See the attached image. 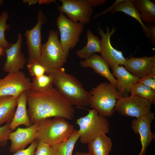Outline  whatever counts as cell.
<instances>
[{
  "label": "cell",
  "mask_w": 155,
  "mask_h": 155,
  "mask_svg": "<svg viewBox=\"0 0 155 155\" xmlns=\"http://www.w3.org/2000/svg\"><path fill=\"white\" fill-rule=\"evenodd\" d=\"M28 114L33 124L44 119L60 117L71 120L73 105L55 88L43 91H26Z\"/></svg>",
  "instance_id": "cell-1"
},
{
  "label": "cell",
  "mask_w": 155,
  "mask_h": 155,
  "mask_svg": "<svg viewBox=\"0 0 155 155\" xmlns=\"http://www.w3.org/2000/svg\"><path fill=\"white\" fill-rule=\"evenodd\" d=\"M46 73L52 77L55 88L72 105L78 107L90 105V92L84 88L77 78L66 73L64 68L62 67Z\"/></svg>",
  "instance_id": "cell-2"
},
{
  "label": "cell",
  "mask_w": 155,
  "mask_h": 155,
  "mask_svg": "<svg viewBox=\"0 0 155 155\" xmlns=\"http://www.w3.org/2000/svg\"><path fill=\"white\" fill-rule=\"evenodd\" d=\"M74 130L73 125L64 118L44 119L38 122L36 139L51 146L66 140Z\"/></svg>",
  "instance_id": "cell-3"
},
{
  "label": "cell",
  "mask_w": 155,
  "mask_h": 155,
  "mask_svg": "<svg viewBox=\"0 0 155 155\" xmlns=\"http://www.w3.org/2000/svg\"><path fill=\"white\" fill-rule=\"evenodd\" d=\"M90 93V105L105 117L112 115L117 100L123 97L110 83L106 82L92 88Z\"/></svg>",
  "instance_id": "cell-4"
},
{
  "label": "cell",
  "mask_w": 155,
  "mask_h": 155,
  "mask_svg": "<svg viewBox=\"0 0 155 155\" xmlns=\"http://www.w3.org/2000/svg\"><path fill=\"white\" fill-rule=\"evenodd\" d=\"M76 123L79 127V138L83 144H88L97 137L108 133L109 131L107 119L94 109L89 110L86 115L77 119Z\"/></svg>",
  "instance_id": "cell-5"
},
{
  "label": "cell",
  "mask_w": 155,
  "mask_h": 155,
  "mask_svg": "<svg viewBox=\"0 0 155 155\" xmlns=\"http://www.w3.org/2000/svg\"><path fill=\"white\" fill-rule=\"evenodd\" d=\"M59 32L58 30H50L47 42L42 45L39 62L46 72L62 67L67 61V57L58 38Z\"/></svg>",
  "instance_id": "cell-6"
},
{
  "label": "cell",
  "mask_w": 155,
  "mask_h": 155,
  "mask_svg": "<svg viewBox=\"0 0 155 155\" xmlns=\"http://www.w3.org/2000/svg\"><path fill=\"white\" fill-rule=\"evenodd\" d=\"M56 23L60 33V43L67 57L69 50L73 49L79 42L84 25L68 18L61 12L57 18Z\"/></svg>",
  "instance_id": "cell-7"
},
{
  "label": "cell",
  "mask_w": 155,
  "mask_h": 155,
  "mask_svg": "<svg viewBox=\"0 0 155 155\" xmlns=\"http://www.w3.org/2000/svg\"><path fill=\"white\" fill-rule=\"evenodd\" d=\"M152 104L143 98L130 95L117 100L114 111L121 115L138 119L151 112Z\"/></svg>",
  "instance_id": "cell-8"
},
{
  "label": "cell",
  "mask_w": 155,
  "mask_h": 155,
  "mask_svg": "<svg viewBox=\"0 0 155 155\" xmlns=\"http://www.w3.org/2000/svg\"><path fill=\"white\" fill-rule=\"evenodd\" d=\"M61 5H57L58 9L65 14L67 18L83 25L90 21L93 9L87 0H60Z\"/></svg>",
  "instance_id": "cell-9"
},
{
  "label": "cell",
  "mask_w": 155,
  "mask_h": 155,
  "mask_svg": "<svg viewBox=\"0 0 155 155\" xmlns=\"http://www.w3.org/2000/svg\"><path fill=\"white\" fill-rule=\"evenodd\" d=\"M105 32L100 27L97 28L98 33L101 37L100 45L101 48V56L108 64L112 69L117 65H124L127 58H125L122 51L114 48L111 42V37L116 30L115 28H112L110 31L109 27L106 26Z\"/></svg>",
  "instance_id": "cell-10"
},
{
  "label": "cell",
  "mask_w": 155,
  "mask_h": 155,
  "mask_svg": "<svg viewBox=\"0 0 155 155\" xmlns=\"http://www.w3.org/2000/svg\"><path fill=\"white\" fill-rule=\"evenodd\" d=\"M31 82L21 71L8 73L0 78V96H18L22 92L29 90Z\"/></svg>",
  "instance_id": "cell-11"
},
{
  "label": "cell",
  "mask_w": 155,
  "mask_h": 155,
  "mask_svg": "<svg viewBox=\"0 0 155 155\" xmlns=\"http://www.w3.org/2000/svg\"><path fill=\"white\" fill-rule=\"evenodd\" d=\"M46 18L41 9L38 13L37 22L31 30L25 33L28 53V60L39 61L42 46V26L46 22Z\"/></svg>",
  "instance_id": "cell-12"
},
{
  "label": "cell",
  "mask_w": 155,
  "mask_h": 155,
  "mask_svg": "<svg viewBox=\"0 0 155 155\" xmlns=\"http://www.w3.org/2000/svg\"><path fill=\"white\" fill-rule=\"evenodd\" d=\"M155 119L154 114L151 112L132 121L131 128L135 133L139 134L142 144L141 150L137 155H145L147 148L155 138V133L151 130V123Z\"/></svg>",
  "instance_id": "cell-13"
},
{
  "label": "cell",
  "mask_w": 155,
  "mask_h": 155,
  "mask_svg": "<svg viewBox=\"0 0 155 155\" xmlns=\"http://www.w3.org/2000/svg\"><path fill=\"white\" fill-rule=\"evenodd\" d=\"M22 36L19 33L16 42L5 50L6 59L3 67L4 70L8 73L18 72L23 69L27 59L21 51Z\"/></svg>",
  "instance_id": "cell-14"
},
{
  "label": "cell",
  "mask_w": 155,
  "mask_h": 155,
  "mask_svg": "<svg viewBox=\"0 0 155 155\" xmlns=\"http://www.w3.org/2000/svg\"><path fill=\"white\" fill-rule=\"evenodd\" d=\"M38 122L26 128H18L16 131L10 133L9 140L11 142L9 148L11 152L14 153L24 149L36 140Z\"/></svg>",
  "instance_id": "cell-15"
},
{
  "label": "cell",
  "mask_w": 155,
  "mask_h": 155,
  "mask_svg": "<svg viewBox=\"0 0 155 155\" xmlns=\"http://www.w3.org/2000/svg\"><path fill=\"white\" fill-rule=\"evenodd\" d=\"M124 68L139 79L149 74L155 68V56L135 57L131 56L127 58Z\"/></svg>",
  "instance_id": "cell-16"
},
{
  "label": "cell",
  "mask_w": 155,
  "mask_h": 155,
  "mask_svg": "<svg viewBox=\"0 0 155 155\" xmlns=\"http://www.w3.org/2000/svg\"><path fill=\"white\" fill-rule=\"evenodd\" d=\"M80 64L82 67L92 69L96 73L106 78L116 88L117 83V79L110 71L109 65L100 55L94 53L88 58L80 61Z\"/></svg>",
  "instance_id": "cell-17"
},
{
  "label": "cell",
  "mask_w": 155,
  "mask_h": 155,
  "mask_svg": "<svg viewBox=\"0 0 155 155\" xmlns=\"http://www.w3.org/2000/svg\"><path fill=\"white\" fill-rule=\"evenodd\" d=\"M112 69L113 75L117 79L116 89L123 97L129 96L131 88L139 79L126 70L123 65L115 66Z\"/></svg>",
  "instance_id": "cell-18"
},
{
  "label": "cell",
  "mask_w": 155,
  "mask_h": 155,
  "mask_svg": "<svg viewBox=\"0 0 155 155\" xmlns=\"http://www.w3.org/2000/svg\"><path fill=\"white\" fill-rule=\"evenodd\" d=\"M26 105V91H24L18 96L16 110L13 118L10 123L12 131L21 125H24L27 127L32 125L28 116Z\"/></svg>",
  "instance_id": "cell-19"
},
{
  "label": "cell",
  "mask_w": 155,
  "mask_h": 155,
  "mask_svg": "<svg viewBox=\"0 0 155 155\" xmlns=\"http://www.w3.org/2000/svg\"><path fill=\"white\" fill-rule=\"evenodd\" d=\"M18 96H0V126L5 123H10L12 120L17 106Z\"/></svg>",
  "instance_id": "cell-20"
},
{
  "label": "cell",
  "mask_w": 155,
  "mask_h": 155,
  "mask_svg": "<svg viewBox=\"0 0 155 155\" xmlns=\"http://www.w3.org/2000/svg\"><path fill=\"white\" fill-rule=\"evenodd\" d=\"M118 11L123 12L134 18L140 25L145 36L149 38H151L148 28L142 21L140 14L134 5L133 0H126L118 3L110 12V13H113Z\"/></svg>",
  "instance_id": "cell-21"
},
{
  "label": "cell",
  "mask_w": 155,
  "mask_h": 155,
  "mask_svg": "<svg viewBox=\"0 0 155 155\" xmlns=\"http://www.w3.org/2000/svg\"><path fill=\"white\" fill-rule=\"evenodd\" d=\"M86 36L87 42L83 48L76 52V55L79 58L87 59L96 53H101L100 40L96 35L94 34L91 30L88 29Z\"/></svg>",
  "instance_id": "cell-22"
},
{
  "label": "cell",
  "mask_w": 155,
  "mask_h": 155,
  "mask_svg": "<svg viewBox=\"0 0 155 155\" xmlns=\"http://www.w3.org/2000/svg\"><path fill=\"white\" fill-rule=\"evenodd\" d=\"M133 3L139 11L142 22L147 25L155 22V4L150 0H133Z\"/></svg>",
  "instance_id": "cell-23"
},
{
  "label": "cell",
  "mask_w": 155,
  "mask_h": 155,
  "mask_svg": "<svg viewBox=\"0 0 155 155\" xmlns=\"http://www.w3.org/2000/svg\"><path fill=\"white\" fill-rule=\"evenodd\" d=\"M79 137V131L74 130L66 140L50 146L51 155H72L74 146Z\"/></svg>",
  "instance_id": "cell-24"
},
{
  "label": "cell",
  "mask_w": 155,
  "mask_h": 155,
  "mask_svg": "<svg viewBox=\"0 0 155 155\" xmlns=\"http://www.w3.org/2000/svg\"><path fill=\"white\" fill-rule=\"evenodd\" d=\"M88 144L90 155H108L112 147L111 140L106 135L97 137Z\"/></svg>",
  "instance_id": "cell-25"
},
{
  "label": "cell",
  "mask_w": 155,
  "mask_h": 155,
  "mask_svg": "<svg viewBox=\"0 0 155 155\" xmlns=\"http://www.w3.org/2000/svg\"><path fill=\"white\" fill-rule=\"evenodd\" d=\"M53 84L51 76L49 74H44L37 78H33L29 90L34 92L46 90L53 87Z\"/></svg>",
  "instance_id": "cell-26"
},
{
  "label": "cell",
  "mask_w": 155,
  "mask_h": 155,
  "mask_svg": "<svg viewBox=\"0 0 155 155\" xmlns=\"http://www.w3.org/2000/svg\"><path fill=\"white\" fill-rule=\"evenodd\" d=\"M130 94L143 98L152 104L155 105V91L151 88L138 82L132 87Z\"/></svg>",
  "instance_id": "cell-27"
},
{
  "label": "cell",
  "mask_w": 155,
  "mask_h": 155,
  "mask_svg": "<svg viewBox=\"0 0 155 155\" xmlns=\"http://www.w3.org/2000/svg\"><path fill=\"white\" fill-rule=\"evenodd\" d=\"M9 17L7 11H4L0 15V46L3 47L5 50L9 48L12 44L9 43L6 40L5 32L6 31L10 30V25L6 23Z\"/></svg>",
  "instance_id": "cell-28"
},
{
  "label": "cell",
  "mask_w": 155,
  "mask_h": 155,
  "mask_svg": "<svg viewBox=\"0 0 155 155\" xmlns=\"http://www.w3.org/2000/svg\"><path fill=\"white\" fill-rule=\"evenodd\" d=\"M27 67L30 75L37 78L46 73V68L39 61L34 60H28Z\"/></svg>",
  "instance_id": "cell-29"
},
{
  "label": "cell",
  "mask_w": 155,
  "mask_h": 155,
  "mask_svg": "<svg viewBox=\"0 0 155 155\" xmlns=\"http://www.w3.org/2000/svg\"><path fill=\"white\" fill-rule=\"evenodd\" d=\"M10 123H7L2 126L0 127V146H5L9 140V135L11 132L10 126Z\"/></svg>",
  "instance_id": "cell-30"
},
{
  "label": "cell",
  "mask_w": 155,
  "mask_h": 155,
  "mask_svg": "<svg viewBox=\"0 0 155 155\" xmlns=\"http://www.w3.org/2000/svg\"><path fill=\"white\" fill-rule=\"evenodd\" d=\"M34 155H51L50 146L42 141L38 140Z\"/></svg>",
  "instance_id": "cell-31"
},
{
  "label": "cell",
  "mask_w": 155,
  "mask_h": 155,
  "mask_svg": "<svg viewBox=\"0 0 155 155\" xmlns=\"http://www.w3.org/2000/svg\"><path fill=\"white\" fill-rule=\"evenodd\" d=\"M155 91V74L150 73L139 79L138 82Z\"/></svg>",
  "instance_id": "cell-32"
},
{
  "label": "cell",
  "mask_w": 155,
  "mask_h": 155,
  "mask_svg": "<svg viewBox=\"0 0 155 155\" xmlns=\"http://www.w3.org/2000/svg\"><path fill=\"white\" fill-rule=\"evenodd\" d=\"M38 140H35L27 148L20 150L11 155H34Z\"/></svg>",
  "instance_id": "cell-33"
},
{
  "label": "cell",
  "mask_w": 155,
  "mask_h": 155,
  "mask_svg": "<svg viewBox=\"0 0 155 155\" xmlns=\"http://www.w3.org/2000/svg\"><path fill=\"white\" fill-rule=\"evenodd\" d=\"M151 36V42L154 45H155V25L150 24L146 26Z\"/></svg>",
  "instance_id": "cell-34"
},
{
  "label": "cell",
  "mask_w": 155,
  "mask_h": 155,
  "mask_svg": "<svg viewBox=\"0 0 155 155\" xmlns=\"http://www.w3.org/2000/svg\"><path fill=\"white\" fill-rule=\"evenodd\" d=\"M90 6L92 7L99 6L104 4L106 0H87Z\"/></svg>",
  "instance_id": "cell-35"
},
{
  "label": "cell",
  "mask_w": 155,
  "mask_h": 155,
  "mask_svg": "<svg viewBox=\"0 0 155 155\" xmlns=\"http://www.w3.org/2000/svg\"><path fill=\"white\" fill-rule=\"evenodd\" d=\"M126 0H117L116 1L112 6L107 9L106 10L103 11L102 12L95 15L94 16V17L96 18L100 15L106 14L108 11H110L113 8L116 6V5L121 2L125 1Z\"/></svg>",
  "instance_id": "cell-36"
},
{
  "label": "cell",
  "mask_w": 155,
  "mask_h": 155,
  "mask_svg": "<svg viewBox=\"0 0 155 155\" xmlns=\"http://www.w3.org/2000/svg\"><path fill=\"white\" fill-rule=\"evenodd\" d=\"M24 3H27L29 5L36 4L38 2V0H25L22 1Z\"/></svg>",
  "instance_id": "cell-37"
},
{
  "label": "cell",
  "mask_w": 155,
  "mask_h": 155,
  "mask_svg": "<svg viewBox=\"0 0 155 155\" xmlns=\"http://www.w3.org/2000/svg\"><path fill=\"white\" fill-rule=\"evenodd\" d=\"M53 2H55V1L53 0H38V3L39 4H50Z\"/></svg>",
  "instance_id": "cell-38"
},
{
  "label": "cell",
  "mask_w": 155,
  "mask_h": 155,
  "mask_svg": "<svg viewBox=\"0 0 155 155\" xmlns=\"http://www.w3.org/2000/svg\"><path fill=\"white\" fill-rule=\"evenodd\" d=\"M5 49L0 46V56L5 54Z\"/></svg>",
  "instance_id": "cell-39"
},
{
  "label": "cell",
  "mask_w": 155,
  "mask_h": 155,
  "mask_svg": "<svg viewBox=\"0 0 155 155\" xmlns=\"http://www.w3.org/2000/svg\"><path fill=\"white\" fill-rule=\"evenodd\" d=\"M73 155H90L88 153H84L79 152H76Z\"/></svg>",
  "instance_id": "cell-40"
},
{
  "label": "cell",
  "mask_w": 155,
  "mask_h": 155,
  "mask_svg": "<svg viewBox=\"0 0 155 155\" xmlns=\"http://www.w3.org/2000/svg\"><path fill=\"white\" fill-rule=\"evenodd\" d=\"M3 1L2 0H0V5L2 4L3 3Z\"/></svg>",
  "instance_id": "cell-41"
}]
</instances>
